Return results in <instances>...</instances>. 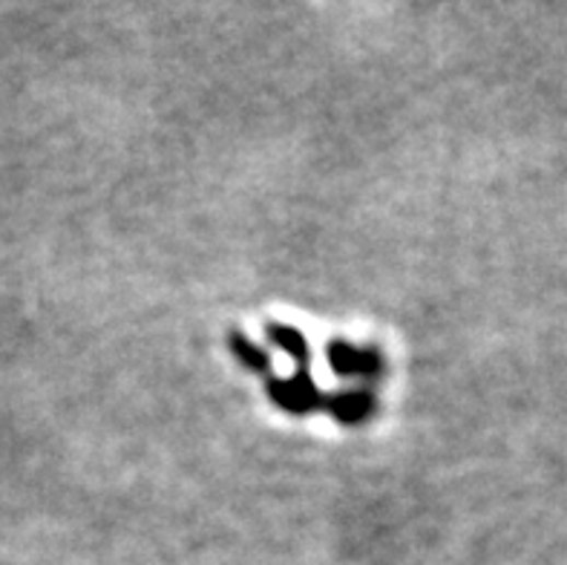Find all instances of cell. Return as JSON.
Listing matches in <instances>:
<instances>
[{
  "label": "cell",
  "mask_w": 567,
  "mask_h": 565,
  "mask_svg": "<svg viewBox=\"0 0 567 565\" xmlns=\"http://www.w3.org/2000/svg\"><path fill=\"white\" fill-rule=\"evenodd\" d=\"M328 361L337 376H360L372 378L381 372V355L372 353V349H355V346L335 341L332 349H328Z\"/></svg>",
  "instance_id": "2"
},
{
  "label": "cell",
  "mask_w": 567,
  "mask_h": 565,
  "mask_svg": "<svg viewBox=\"0 0 567 565\" xmlns=\"http://www.w3.org/2000/svg\"><path fill=\"white\" fill-rule=\"evenodd\" d=\"M323 407L332 410V416L343 424H358L372 413L374 401L366 390H351V393H340L335 399L323 401Z\"/></svg>",
  "instance_id": "3"
},
{
  "label": "cell",
  "mask_w": 567,
  "mask_h": 565,
  "mask_svg": "<svg viewBox=\"0 0 567 565\" xmlns=\"http://www.w3.org/2000/svg\"><path fill=\"white\" fill-rule=\"evenodd\" d=\"M268 338L280 346L282 353L294 358L297 369H309L311 353H309V344H305V338L300 335V332L291 330V326H277V323H274V326H268Z\"/></svg>",
  "instance_id": "4"
},
{
  "label": "cell",
  "mask_w": 567,
  "mask_h": 565,
  "mask_svg": "<svg viewBox=\"0 0 567 565\" xmlns=\"http://www.w3.org/2000/svg\"><path fill=\"white\" fill-rule=\"evenodd\" d=\"M231 349L236 355H240V361L245 364V367H251L254 372H265V369L271 367V361H268V355L263 353V349H257V346L251 344L245 335H231Z\"/></svg>",
  "instance_id": "5"
},
{
  "label": "cell",
  "mask_w": 567,
  "mask_h": 565,
  "mask_svg": "<svg viewBox=\"0 0 567 565\" xmlns=\"http://www.w3.org/2000/svg\"><path fill=\"white\" fill-rule=\"evenodd\" d=\"M268 390H271V399L288 413H309L314 407H323V401H326L317 393L309 369H297V376L291 381H271Z\"/></svg>",
  "instance_id": "1"
}]
</instances>
